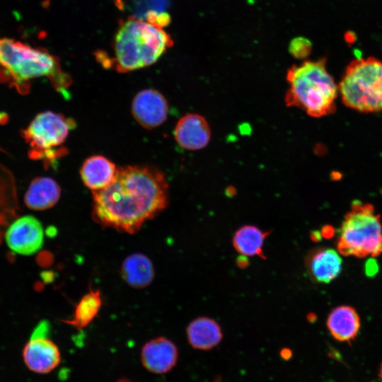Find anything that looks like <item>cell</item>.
<instances>
[{
    "mask_svg": "<svg viewBox=\"0 0 382 382\" xmlns=\"http://www.w3.org/2000/svg\"><path fill=\"white\" fill-rule=\"evenodd\" d=\"M94 219L103 226L133 234L167 206L164 175L149 166L117 168L112 182L93 192Z\"/></svg>",
    "mask_w": 382,
    "mask_h": 382,
    "instance_id": "cell-1",
    "label": "cell"
},
{
    "mask_svg": "<svg viewBox=\"0 0 382 382\" xmlns=\"http://www.w3.org/2000/svg\"><path fill=\"white\" fill-rule=\"evenodd\" d=\"M173 44L162 28L129 17L120 23L115 35L114 57L98 52L96 58L103 66L126 73L155 63Z\"/></svg>",
    "mask_w": 382,
    "mask_h": 382,
    "instance_id": "cell-2",
    "label": "cell"
},
{
    "mask_svg": "<svg viewBox=\"0 0 382 382\" xmlns=\"http://www.w3.org/2000/svg\"><path fill=\"white\" fill-rule=\"evenodd\" d=\"M0 79L10 82L23 94L30 88V80L47 76L64 96L71 79L64 72L58 57L43 48H35L7 37L0 38Z\"/></svg>",
    "mask_w": 382,
    "mask_h": 382,
    "instance_id": "cell-3",
    "label": "cell"
},
{
    "mask_svg": "<svg viewBox=\"0 0 382 382\" xmlns=\"http://www.w3.org/2000/svg\"><path fill=\"white\" fill-rule=\"evenodd\" d=\"M286 79L289 85L285 95L287 107L300 108L313 117L335 111L339 90L327 70L325 58L291 66Z\"/></svg>",
    "mask_w": 382,
    "mask_h": 382,
    "instance_id": "cell-4",
    "label": "cell"
},
{
    "mask_svg": "<svg viewBox=\"0 0 382 382\" xmlns=\"http://www.w3.org/2000/svg\"><path fill=\"white\" fill-rule=\"evenodd\" d=\"M344 104L361 112L382 110V62L357 58L347 66L338 85Z\"/></svg>",
    "mask_w": 382,
    "mask_h": 382,
    "instance_id": "cell-5",
    "label": "cell"
},
{
    "mask_svg": "<svg viewBox=\"0 0 382 382\" xmlns=\"http://www.w3.org/2000/svg\"><path fill=\"white\" fill-rule=\"evenodd\" d=\"M337 248L342 255L359 257L382 253L381 219L371 204L353 202L342 223Z\"/></svg>",
    "mask_w": 382,
    "mask_h": 382,
    "instance_id": "cell-6",
    "label": "cell"
},
{
    "mask_svg": "<svg viewBox=\"0 0 382 382\" xmlns=\"http://www.w3.org/2000/svg\"><path fill=\"white\" fill-rule=\"evenodd\" d=\"M75 127L72 119L60 113L44 111L37 114L21 134L30 146L29 157L41 160L49 167L67 153L64 144Z\"/></svg>",
    "mask_w": 382,
    "mask_h": 382,
    "instance_id": "cell-7",
    "label": "cell"
},
{
    "mask_svg": "<svg viewBox=\"0 0 382 382\" xmlns=\"http://www.w3.org/2000/svg\"><path fill=\"white\" fill-rule=\"evenodd\" d=\"M49 331V323L42 320L35 328L23 347V361L33 372L48 374L57 368L61 361L57 345L48 338Z\"/></svg>",
    "mask_w": 382,
    "mask_h": 382,
    "instance_id": "cell-8",
    "label": "cell"
},
{
    "mask_svg": "<svg viewBox=\"0 0 382 382\" xmlns=\"http://www.w3.org/2000/svg\"><path fill=\"white\" fill-rule=\"evenodd\" d=\"M4 239L8 247L15 253L22 255H33L42 247V225L33 216H18L7 228Z\"/></svg>",
    "mask_w": 382,
    "mask_h": 382,
    "instance_id": "cell-9",
    "label": "cell"
},
{
    "mask_svg": "<svg viewBox=\"0 0 382 382\" xmlns=\"http://www.w3.org/2000/svg\"><path fill=\"white\" fill-rule=\"evenodd\" d=\"M132 112L139 125L146 129H153L167 119L168 105L166 99L158 91L145 89L134 96Z\"/></svg>",
    "mask_w": 382,
    "mask_h": 382,
    "instance_id": "cell-10",
    "label": "cell"
},
{
    "mask_svg": "<svg viewBox=\"0 0 382 382\" xmlns=\"http://www.w3.org/2000/svg\"><path fill=\"white\" fill-rule=\"evenodd\" d=\"M178 351L169 339L158 337L146 342L141 350V361L144 367L152 374H163L177 364Z\"/></svg>",
    "mask_w": 382,
    "mask_h": 382,
    "instance_id": "cell-11",
    "label": "cell"
},
{
    "mask_svg": "<svg viewBox=\"0 0 382 382\" xmlns=\"http://www.w3.org/2000/svg\"><path fill=\"white\" fill-rule=\"evenodd\" d=\"M174 137L183 149L197 151L207 146L211 139V129L204 117L190 113L179 120L175 127Z\"/></svg>",
    "mask_w": 382,
    "mask_h": 382,
    "instance_id": "cell-12",
    "label": "cell"
},
{
    "mask_svg": "<svg viewBox=\"0 0 382 382\" xmlns=\"http://www.w3.org/2000/svg\"><path fill=\"white\" fill-rule=\"evenodd\" d=\"M309 276L316 282L329 283L342 270V259L333 249L318 248L309 252L305 259Z\"/></svg>",
    "mask_w": 382,
    "mask_h": 382,
    "instance_id": "cell-13",
    "label": "cell"
},
{
    "mask_svg": "<svg viewBox=\"0 0 382 382\" xmlns=\"http://www.w3.org/2000/svg\"><path fill=\"white\" fill-rule=\"evenodd\" d=\"M20 212L16 180L13 173L0 163V244L10 224Z\"/></svg>",
    "mask_w": 382,
    "mask_h": 382,
    "instance_id": "cell-14",
    "label": "cell"
},
{
    "mask_svg": "<svg viewBox=\"0 0 382 382\" xmlns=\"http://www.w3.org/2000/svg\"><path fill=\"white\" fill-rule=\"evenodd\" d=\"M117 168L108 158L100 155L88 157L80 170L83 184L93 192L108 186L114 180Z\"/></svg>",
    "mask_w": 382,
    "mask_h": 382,
    "instance_id": "cell-15",
    "label": "cell"
},
{
    "mask_svg": "<svg viewBox=\"0 0 382 382\" xmlns=\"http://www.w3.org/2000/svg\"><path fill=\"white\" fill-rule=\"evenodd\" d=\"M60 195L61 188L54 179L37 177L30 182L24 196V202L30 209L42 211L55 205Z\"/></svg>",
    "mask_w": 382,
    "mask_h": 382,
    "instance_id": "cell-16",
    "label": "cell"
},
{
    "mask_svg": "<svg viewBox=\"0 0 382 382\" xmlns=\"http://www.w3.org/2000/svg\"><path fill=\"white\" fill-rule=\"evenodd\" d=\"M327 327L335 340L349 342L353 340L359 332L360 328L359 315L351 306H338L328 316Z\"/></svg>",
    "mask_w": 382,
    "mask_h": 382,
    "instance_id": "cell-17",
    "label": "cell"
},
{
    "mask_svg": "<svg viewBox=\"0 0 382 382\" xmlns=\"http://www.w3.org/2000/svg\"><path fill=\"white\" fill-rule=\"evenodd\" d=\"M123 279L134 289H142L149 286L155 275L151 260L141 253H133L123 260L121 266Z\"/></svg>",
    "mask_w": 382,
    "mask_h": 382,
    "instance_id": "cell-18",
    "label": "cell"
},
{
    "mask_svg": "<svg viewBox=\"0 0 382 382\" xmlns=\"http://www.w3.org/2000/svg\"><path fill=\"white\" fill-rule=\"evenodd\" d=\"M186 332L190 345L201 350L214 348L223 337L221 327L217 322L206 317H199L190 322Z\"/></svg>",
    "mask_w": 382,
    "mask_h": 382,
    "instance_id": "cell-19",
    "label": "cell"
},
{
    "mask_svg": "<svg viewBox=\"0 0 382 382\" xmlns=\"http://www.w3.org/2000/svg\"><path fill=\"white\" fill-rule=\"evenodd\" d=\"M270 234L252 225H245L239 228L233 238V245L236 250L242 255H259L265 257L262 252L264 241Z\"/></svg>",
    "mask_w": 382,
    "mask_h": 382,
    "instance_id": "cell-20",
    "label": "cell"
},
{
    "mask_svg": "<svg viewBox=\"0 0 382 382\" xmlns=\"http://www.w3.org/2000/svg\"><path fill=\"white\" fill-rule=\"evenodd\" d=\"M101 306L100 291L90 289L76 304L72 318L62 321L79 330L83 329L93 320Z\"/></svg>",
    "mask_w": 382,
    "mask_h": 382,
    "instance_id": "cell-21",
    "label": "cell"
},
{
    "mask_svg": "<svg viewBox=\"0 0 382 382\" xmlns=\"http://www.w3.org/2000/svg\"><path fill=\"white\" fill-rule=\"evenodd\" d=\"M168 0H134L136 18L141 19L151 11H163L166 8Z\"/></svg>",
    "mask_w": 382,
    "mask_h": 382,
    "instance_id": "cell-22",
    "label": "cell"
},
{
    "mask_svg": "<svg viewBox=\"0 0 382 382\" xmlns=\"http://www.w3.org/2000/svg\"><path fill=\"white\" fill-rule=\"evenodd\" d=\"M293 51L296 56L304 57L309 54L311 44L308 40L301 39L296 41V45H293Z\"/></svg>",
    "mask_w": 382,
    "mask_h": 382,
    "instance_id": "cell-23",
    "label": "cell"
},
{
    "mask_svg": "<svg viewBox=\"0 0 382 382\" xmlns=\"http://www.w3.org/2000/svg\"><path fill=\"white\" fill-rule=\"evenodd\" d=\"M378 270V265L374 259H369L365 264V272L369 277L374 276Z\"/></svg>",
    "mask_w": 382,
    "mask_h": 382,
    "instance_id": "cell-24",
    "label": "cell"
},
{
    "mask_svg": "<svg viewBox=\"0 0 382 382\" xmlns=\"http://www.w3.org/2000/svg\"><path fill=\"white\" fill-rule=\"evenodd\" d=\"M322 237L325 238H330L335 235V228L330 225L324 226L320 231Z\"/></svg>",
    "mask_w": 382,
    "mask_h": 382,
    "instance_id": "cell-25",
    "label": "cell"
},
{
    "mask_svg": "<svg viewBox=\"0 0 382 382\" xmlns=\"http://www.w3.org/2000/svg\"><path fill=\"white\" fill-rule=\"evenodd\" d=\"M344 37L348 44H352L357 40V35L353 31L346 32Z\"/></svg>",
    "mask_w": 382,
    "mask_h": 382,
    "instance_id": "cell-26",
    "label": "cell"
},
{
    "mask_svg": "<svg viewBox=\"0 0 382 382\" xmlns=\"http://www.w3.org/2000/svg\"><path fill=\"white\" fill-rule=\"evenodd\" d=\"M280 357L284 360H289L292 357V352L289 348H283L280 351Z\"/></svg>",
    "mask_w": 382,
    "mask_h": 382,
    "instance_id": "cell-27",
    "label": "cell"
},
{
    "mask_svg": "<svg viewBox=\"0 0 382 382\" xmlns=\"http://www.w3.org/2000/svg\"><path fill=\"white\" fill-rule=\"evenodd\" d=\"M311 239L314 242H318L321 240L322 235L320 231H313L310 234Z\"/></svg>",
    "mask_w": 382,
    "mask_h": 382,
    "instance_id": "cell-28",
    "label": "cell"
},
{
    "mask_svg": "<svg viewBox=\"0 0 382 382\" xmlns=\"http://www.w3.org/2000/svg\"><path fill=\"white\" fill-rule=\"evenodd\" d=\"M237 264L241 268L245 267L248 265V260L246 259V256H240L237 259Z\"/></svg>",
    "mask_w": 382,
    "mask_h": 382,
    "instance_id": "cell-29",
    "label": "cell"
},
{
    "mask_svg": "<svg viewBox=\"0 0 382 382\" xmlns=\"http://www.w3.org/2000/svg\"><path fill=\"white\" fill-rule=\"evenodd\" d=\"M378 376L382 382V363L381 364L380 367H379Z\"/></svg>",
    "mask_w": 382,
    "mask_h": 382,
    "instance_id": "cell-30",
    "label": "cell"
},
{
    "mask_svg": "<svg viewBox=\"0 0 382 382\" xmlns=\"http://www.w3.org/2000/svg\"><path fill=\"white\" fill-rule=\"evenodd\" d=\"M118 382H129L128 380L127 379H122L120 381H119Z\"/></svg>",
    "mask_w": 382,
    "mask_h": 382,
    "instance_id": "cell-31",
    "label": "cell"
}]
</instances>
